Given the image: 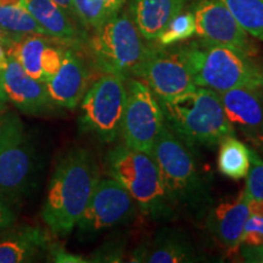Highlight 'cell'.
Instances as JSON below:
<instances>
[{
	"mask_svg": "<svg viewBox=\"0 0 263 263\" xmlns=\"http://www.w3.org/2000/svg\"><path fill=\"white\" fill-rule=\"evenodd\" d=\"M100 178L90 150L74 146L59 159L48 186L42 219L55 236L70 235Z\"/></svg>",
	"mask_w": 263,
	"mask_h": 263,
	"instance_id": "6da1fadb",
	"label": "cell"
},
{
	"mask_svg": "<svg viewBox=\"0 0 263 263\" xmlns=\"http://www.w3.org/2000/svg\"><path fill=\"white\" fill-rule=\"evenodd\" d=\"M151 155L159 164L164 184L179 211L194 221H202L215 200L193 145L164 126Z\"/></svg>",
	"mask_w": 263,
	"mask_h": 263,
	"instance_id": "7a4b0ae2",
	"label": "cell"
},
{
	"mask_svg": "<svg viewBox=\"0 0 263 263\" xmlns=\"http://www.w3.org/2000/svg\"><path fill=\"white\" fill-rule=\"evenodd\" d=\"M104 164L107 176L130 194L138 209L151 221L171 222L178 218V207L151 154L121 144L107 151Z\"/></svg>",
	"mask_w": 263,
	"mask_h": 263,
	"instance_id": "3957f363",
	"label": "cell"
},
{
	"mask_svg": "<svg viewBox=\"0 0 263 263\" xmlns=\"http://www.w3.org/2000/svg\"><path fill=\"white\" fill-rule=\"evenodd\" d=\"M164 123L193 146L213 147L235 130L227 118L218 93L202 87L159 99Z\"/></svg>",
	"mask_w": 263,
	"mask_h": 263,
	"instance_id": "277c9868",
	"label": "cell"
},
{
	"mask_svg": "<svg viewBox=\"0 0 263 263\" xmlns=\"http://www.w3.org/2000/svg\"><path fill=\"white\" fill-rule=\"evenodd\" d=\"M179 49L196 87L216 93L235 88L262 87L263 71L245 52L201 38L185 43Z\"/></svg>",
	"mask_w": 263,
	"mask_h": 263,
	"instance_id": "5b68a950",
	"label": "cell"
},
{
	"mask_svg": "<svg viewBox=\"0 0 263 263\" xmlns=\"http://www.w3.org/2000/svg\"><path fill=\"white\" fill-rule=\"evenodd\" d=\"M88 48L99 71L127 80L143 58L146 45L130 16L120 10L94 29Z\"/></svg>",
	"mask_w": 263,
	"mask_h": 263,
	"instance_id": "8992f818",
	"label": "cell"
},
{
	"mask_svg": "<svg viewBox=\"0 0 263 263\" xmlns=\"http://www.w3.org/2000/svg\"><path fill=\"white\" fill-rule=\"evenodd\" d=\"M126 80L105 73L85 91L81 100L78 127L83 134L103 144H112L121 136L124 107Z\"/></svg>",
	"mask_w": 263,
	"mask_h": 263,
	"instance_id": "52a82bcc",
	"label": "cell"
},
{
	"mask_svg": "<svg viewBox=\"0 0 263 263\" xmlns=\"http://www.w3.org/2000/svg\"><path fill=\"white\" fill-rule=\"evenodd\" d=\"M127 99L121 136L123 144L134 150L151 154L164 123L159 99L143 81L126 80Z\"/></svg>",
	"mask_w": 263,
	"mask_h": 263,
	"instance_id": "ba28073f",
	"label": "cell"
},
{
	"mask_svg": "<svg viewBox=\"0 0 263 263\" xmlns=\"http://www.w3.org/2000/svg\"><path fill=\"white\" fill-rule=\"evenodd\" d=\"M35 164V150L22 121L11 112L0 130V196L18 197L27 193Z\"/></svg>",
	"mask_w": 263,
	"mask_h": 263,
	"instance_id": "9c48e42d",
	"label": "cell"
},
{
	"mask_svg": "<svg viewBox=\"0 0 263 263\" xmlns=\"http://www.w3.org/2000/svg\"><path fill=\"white\" fill-rule=\"evenodd\" d=\"M138 210L133 197L117 180L100 177L76 228L82 240H90L107 229L129 224Z\"/></svg>",
	"mask_w": 263,
	"mask_h": 263,
	"instance_id": "30bf717a",
	"label": "cell"
},
{
	"mask_svg": "<svg viewBox=\"0 0 263 263\" xmlns=\"http://www.w3.org/2000/svg\"><path fill=\"white\" fill-rule=\"evenodd\" d=\"M132 77L143 81L157 99L176 97L196 87L179 47H146Z\"/></svg>",
	"mask_w": 263,
	"mask_h": 263,
	"instance_id": "8fae6325",
	"label": "cell"
},
{
	"mask_svg": "<svg viewBox=\"0 0 263 263\" xmlns=\"http://www.w3.org/2000/svg\"><path fill=\"white\" fill-rule=\"evenodd\" d=\"M196 35L203 41L224 45L254 57L257 48L251 35L238 24L229 10L218 0H199L192 10Z\"/></svg>",
	"mask_w": 263,
	"mask_h": 263,
	"instance_id": "7c38bea8",
	"label": "cell"
},
{
	"mask_svg": "<svg viewBox=\"0 0 263 263\" xmlns=\"http://www.w3.org/2000/svg\"><path fill=\"white\" fill-rule=\"evenodd\" d=\"M228 121L252 145L263 149V89L235 88L218 93Z\"/></svg>",
	"mask_w": 263,
	"mask_h": 263,
	"instance_id": "4fadbf2b",
	"label": "cell"
},
{
	"mask_svg": "<svg viewBox=\"0 0 263 263\" xmlns=\"http://www.w3.org/2000/svg\"><path fill=\"white\" fill-rule=\"evenodd\" d=\"M3 87L8 97L21 112L43 116L55 111V105L44 82L35 80L24 70L15 59L8 57V64L0 72Z\"/></svg>",
	"mask_w": 263,
	"mask_h": 263,
	"instance_id": "5bb4252c",
	"label": "cell"
},
{
	"mask_svg": "<svg viewBox=\"0 0 263 263\" xmlns=\"http://www.w3.org/2000/svg\"><path fill=\"white\" fill-rule=\"evenodd\" d=\"M250 215V203L244 192L233 199L213 202L203 217L207 232L228 254H236Z\"/></svg>",
	"mask_w": 263,
	"mask_h": 263,
	"instance_id": "9a60e30c",
	"label": "cell"
},
{
	"mask_svg": "<svg viewBox=\"0 0 263 263\" xmlns=\"http://www.w3.org/2000/svg\"><path fill=\"white\" fill-rule=\"evenodd\" d=\"M206 261L189 235L176 228H162L150 240L141 242L130 255V262L194 263Z\"/></svg>",
	"mask_w": 263,
	"mask_h": 263,
	"instance_id": "2e32d148",
	"label": "cell"
},
{
	"mask_svg": "<svg viewBox=\"0 0 263 263\" xmlns=\"http://www.w3.org/2000/svg\"><path fill=\"white\" fill-rule=\"evenodd\" d=\"M90 73L83 59L70 48L65 49L64 60L50 80L45 82L50 99L57 106L74 108L89 88Z\"/></svg>",
	"mask_w": 263,
	"mask_h": 263,
	"instance_id": "e0dca14e",
	"label": "cell"
},
{
	"mask_svg": "<svg viewBox=\"0 0 263 263\" xmlns=\"http://www.w3.org/2000/svg\"><path fill=\"white\" fill-rule=\"evenodd\" d=\"M24 5L48 37L73 47L87 39L71 16L52 0H24Z\"/></svg>",
	"mask_w": 263,
	"mask_h": 263,
	"instance_id": "ac0fdd59",
	"label": "cell"
},
{
	"mask_svg": "<svg viewBox=\"0 0 263 263\" xmlns=\"http://www.w3.org/2000/svg\"><path fill=\"white\" fill-rule=\"evenodd\" d=\"M188 0H130L129 11L141 38L155 42L174 16L183 11Z\"/></svg>",
	"mask_w": 263,
	"mask_h": 263,
	"instance_id": "d6986e66",
	"label": "cell"
},
{
	"mask_svg": "<svg viewBox=\"0 0 263 263\" xmlns=\"http://www.w3.org/2000/svg\"><path fill=\"white\" fill-rule=\"evenodd\" d=\"M50 244L41 227L22 226L0 238V263L31 262Z\"/></svg>",
	"mask_w": 263,
	"mask_h": 263,
	"instance_id": "ffe728a7",
	"label": "cell"
},
{
	"mask_svg": "<svg viewBox=\"0 0 263 263\" xmlns=\"http://www.w3.org/2000/svg\"><path fill=\"white\" fill-rule=\"evenodd\" d=\"M218 171L227 178H245L250 167V147L235 136H228L218 144Z\"/></svg>",
	"mask_w": 263,
	"mask_h": 263,
	"instance_id": "44dd1931",
	"label": "cell"
},
{
	"mask_svg": "<svg viewBox=\"0 0 263 263\" xmlns=\"http://www.w3.org/2000/svg\"><path fill=\"white\" fill-rule=\"evenodd\" d=\"M238 24L258 41L263 42V0H218Z\"/></svg>",
	"mask_w": 263,
	"mask_h": 263,
	"instance_id": "7402d4cb",
	"label": "cell"
},
{
	"mask_svg": "<svg viewBox=\"0 0 263 263\" xmlns=\"http://www.w3.org/2000/svg\"><path fill=\"white\" fill-rule=\"evenodd\" d=\"M0 31L14 35H47L25 5H0Z\"/></svg>",
	"mask_w": 263,
	"mask_h": 263,
	"instance_id": "603a6c76",
	"label": "cell"
},
{
	"mask_svg": "<svg viewBox=\"0 0 263 263\" xmlns=\"http://www.w3.org/2000/svg\"><path fill=\"white\" fill-rule=\"evenodd\" d=\"M196 34L195 17L192 11L179 12L168 22L156 42L161 47H173L180 42L188 41Z\"/></svg>",
	"mask_w": 263,
	"mask_h": 263,
	"instance_id": "cb8c5ba5",
	"label": "cell"
},
{
	"mask_svg": "<svg viewBox=\"0 0 263 263\" xmlns=\"http://www.w3.org/2000/svg\"><path fill=\"white\" fill-rule=\"evenodd\" d=\"M77 18L87 28L97 29L114 15L101 0H72Z\"/></svg>",
	"mask_w": 263,
	"mask_h": 263,
	"instance_id": "d4e9b609",
	"label": "cell"
},
{
	"mask_svg": "<svg viewBox=\"0 0 263 263\" xmlns=\"http://www.w3.org/2000/svg\"><path fill=\"white\" fill-rule=\"evenodd\" d=\"M242 192L249 201H263V157L250 147V167Z\"/></svg>",
	"mask_w": 263,
	"mask_h": 263,
	"instance_id": "484cf974",
	"label": "cell"
},
{
	"mask_svg": "<svg viewBox=\"0 0 263 263\" xmlns=\"http://www.w3.org/2000/svg\"><path fill=\"white\" fill-rule=\"evenodd\" d=\"M250 215L245 223L241 245H263V201H249Z\"/></svg>",
	"mask_w": 263,
	"mask_h": 263,
	"instance_id": "4316f807",
	"label": "cell"
},
{
	"mask_svg": "<svg viewBox=\"0 0 263 263\" xmlns=\"http://www.w3.org/2000/svg\"><path fill=\"white\" fill-rule=\"evenodd\" d=\"M126 245L127 239L123 236L107 240L98 250H95L88 262H122Z\"/></svg>",
	"mask_w": 263,
	"mask_h": 263,
	"instance_id": "83f0119b",
	"label": "cell"
},
{
	"mask_svg": "<svg viewBox=\"0 0 263 263\" xmlns=\"http://www.w3.org/2000/svg\"><path fill=\"white\" fill-rule=\"evenodd\" d=\"M47 251L49 252V257L52 262L59 263H87L88 259H84L80 255H74L68 252L64 246L59 242H52L48 246Z\"/></svg>",
	"mask_w": 263,
	"mask_h": 263,
	"instance_id": "f1b7e54d",
	"label": "cell"
},
{
	"mask_svg": "<svg viewBox=\"0 0 263 263\" xmlns=\"http://www.w3.org/2000/svg\"><path fill=\"white\" fill-rule=\"evenodd\" d=\"M240 256L245 262L263 263V245L258 246H240Z\"/></svg>",
	"mask_w": 263,
	"mask_h": 263,
	"instance_id": "f546056e",
	"label": "cell"
},
{
	"mask_svg": "<svg viewBox=\"0 0 263 263\" xmlns=\"http://www.w3.org/2000/svg\"><path fill=\"white\" fill-rule=\"evenodd\" d=\"M16 222V215L4 200L0 199V229L11 227Z\"/></svg>",
	"mask_w": 263,
	"mask_h": 263,
	"instance_id": "4dcf8cb0",
	"label": "cell"
},
{
	"mask_svg": "<svg viewBox=\"0 0 263 263\" xmlns=\"http://www.w3.org/2000/svg\"><path fill=\"white\" fill-rule=\"evenodd\" d=\"M101 2L106 5V8L110 10L112 14H116V12H118L123 8V5L126 4L127 0H101Z\"/></svg>",
	"mask_w": 263,
	"mask_h": 263,
	"instance_id": "1f68e13d",
	"label": "cell"
},
{
	"mask_svg": "<svg viewBox=\"0 0 263 263\" xmlns=\"http://www.w3.org/2000/svg\"><path fill=\"white\" fill-rule=\"evenodd\" d=\"M54 3H57L59 6H61L62 9L67 12L71 17H76L77 18V15H76L74 9H73V4H72V0H52Z\"/></svg>",
	"mask_w": 263,
	"mask_h": 263,
	"instance_id": "d6a6232c",
	"label": "cell"
},
{
	"mask_svg": "<svg viewBox=\"0 0 263 263\" xmlns=\"http://www.w3.org/2000/svg\"><path fill=\"white\" fill-rule=\"evenodd\" d=\"M10 114H11V111H10V108L6 106V104L0 103V130H2V128L4 127L6 120H8V117L10 116Z\"/></svg>",
	"mask_w": 263,
	"mask_h": 263,
	"instance_id": "836d02e7",
	"label": "cell"
},
{
	"mask_svg": "<svg viewBox=\"0 0 263 263\" xmlns=\"http://www.w3.org/2000/svg\"><path fill=\"white\" fill-rule=\"evenodd\" d=\"M6 101H8V97H6L4 87H3L2 77H0V103H6Z\"/></svg>",
	"mask_w": 263,
	"mask_h": 263,
	"instance_id": "e575fe53",
	"label": "cell"
},
{
	"mask_svg": "<svg viewBox=\"0 0 263 263\" xmlns=\"http://www.w3.org/2000/svg\"><path fill=\"white\" fill-rule=\"evenodd\" d=\"M3 38H4V35H3V34H0V42L3 41Z\"/></svg>",
	"mask_w": 263,
	"mask_h": 263,
	"instance_id": "d590c367",
	"label": "cell"
},
{
	"mask_svg": "<svg viewBox=\"0 0 263 263\" xmlns=\"http://www.w3.org/2000/svg\"><path fill=\"white\" fill-rule=\"evenodd\" d=\"M262 89H263V81H262Z\"/></svg>",
	"mask_w": 263,
	"mask_h": 263,
	"instance_id": "8d00e7d4",
	"label": "cell"
}]
</instances>
